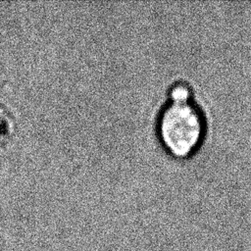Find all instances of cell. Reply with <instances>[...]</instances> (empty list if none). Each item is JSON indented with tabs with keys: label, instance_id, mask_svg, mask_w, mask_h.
Listing matches in <instances>:
<instances>
[{
	"label": "cell",
	"instance_id": "7a4b0ae2",
	"mask_svg": "<svg viewBox=\"0 0 251 251\" xmlns=\"http://www.w3.org/2000/svg\"><path fill=\"white\" fill-rule=\"evenodd\" d=\"M171 102H187L193 99V88L186 81L175 82L169 90Z\"/></svg>",
	"mask_w": 251,
	"mask_h": 251
},
{
	"label": "cell",
	"instance_id": "6da1fadb",
	"mask_svg": "<svg viewBox=\"0 0 251 251\" xmlns=\"http://www.w3.org/2000/svg\"><path fill=\"white\" fill-rule=\"evenodd\" d=\"M158 130L163 145L171 154L188 157L204 142L208 132V119L193 99L170 102L161 113Z\"/></svg>",
	"mask_w": 251,
	"mask_h": 251
}]
</instances>
